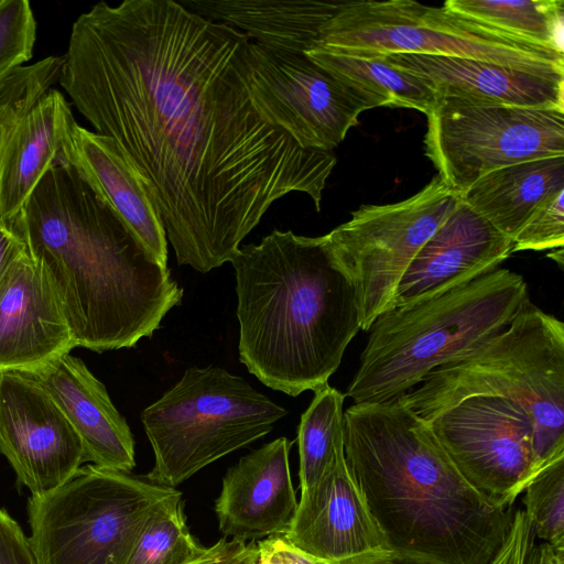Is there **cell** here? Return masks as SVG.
Listing matches in <instances>:
<instances>
[{
  "mask_svg": "<svg viewBox=\"0 0 564 564\" xmlns=\"http://www.w3.org/2000/svg\"><path fill=\"white\" fill-rule=\"evenodd\" d=\"M25 251L24 243L11 229L0 226V288L13 262Z\"/></svg>",
  "mask_w": 564,
  "mask_h": 564,
  "instance_id": "37",
  "label": "cell"
},
{
  "mask_svg": "<svg viewBox=\"0 0 564 564\" xmlns=\"http://www.w3.org/2000/svg\"><path fill=\"white\" fill-rule=\"evenodd\" d=\"M82 440L85 463L123 473L135 466L134 438L106 387L70 352L30 373Z\"/></svg>",
  "mask_w": 564,
  "mask_h": 564,
  "instance_id": "20",
  "label": "cell"
},
{
  "mask_svg": "<svg viewBox=\"0 0 564 564\" xmlns=\"http://www.w3.org/2000/svg\"><path fill=\"white\" fill-rule=\"evenodd\" d=\"M0 564H36L30 539L3 508H0Z\"/></svg>",
  "mask_w": 564,
  "mask_h": 564,
  "instance_id": "33",
  "label": "cell"
},
{
  "mask_svg": "<svg viewBox=\"0 0 564 564\" xmlns=\"http://www.w3.org/2000/svg\"><path fill=\"white\" fill-rule=\"evenodd\" d=\"M344 454L390 550L431 564H488L505 542L513 507L474 489L398 398L344 411Z\"/></svg>",
  "mask_w": 564,
  "mask_h": 564,
  "instance_id": "3",
  "label": "cell"
},
{
  "mask_svg": "<svg viewBox=\"0 0 564 564\" xmlns=\"http://www.w3.org/2000/svg\"><path fill=\"white\" fill-rule=\"evenodd\" d=\"M283 536L327 563L391 551L348 469L344 452L313 487L301 491Z\"/></svg>",
  "mask_w": 564,
  "mask_h": 564,
  "instance_id": "17",
  "label": "cell"
},
{
  "mask_svg": "<svg viewBox=\"0 0 564 564\" xmlns=\"http://www.w3.org/2000/svg\"><path fill=\"white\" fill-rule=\"evenodd\" d=\"M293 443L279 437L242 456L227 469L215 501L224 538L247 542L283 535L288 531L299 502L289 464Z\"/></svg>",
  "mask_w": 564,
  "mask_h": 564,
  "instance_id": "19",
  "label": "cell"
},
{
  "mask_svg": "<svg viewBox=\"0 0 564 564\" xmlns=\"http://www.w3.org/2000/svg\"><path fill=\"white\" fill-rule=\"evenodd\" d=\"M180 3L209 20L232 26L269 48L303 52L343 2L313 0H183Z\"/></svg>",
  "mask_w": 564,
  "mask_h": 564,
  "instance_id": "23",
  "label": "cell"
},
{
  "mask_svg": "<svg viewBox=\"0 0 564 564\" xmlns=\"http://www.w3.org/2000/svg\"><path fill=\"white\" fill-rule=\"evenodd\" d=\"M36 20L28 0H0V78L33 56Z\"/></svg>",
  "mask_w": 564,
  "mask_h": 564,
  "instance_id": "31",
  "label": "cell"
},
{
  "mask_svg": "<svg viewBox=\"0 0 564 564\" xmlns=\"http://www.w3.org/2000/svg\"><path fill=\"white\" fill-rule=\"evenodd\" d=\"M62 154L63 164L73 167L141 245L166 265V234L154 194L121 147L72 117L63 132Z\"/></svg>",
  "mask_w": 564,
  "mask_h": 564,
  "instance_id": "18",
  "label": "cell"
},
{
  "mask_svg": "<svg viewBox=\"0 0 564 564\" xmlns=\"http://www.w3.org/2000/svg\"><path fill=\"white\" fill-rule=\"evenodd\" d=\"M250 39L174 0L105 1L72 25L58 83L94 132L149 182L178 265L230 262L279 198L316 210L336 156L307 150L258 107Z\"/></svg>",
  "mask_w": 564,
  "mask_h": 564,
  "instance_id": "1",
  "label": "cell"
},
{
  "mask_svg": "<svg viewBox=\"0 0 564 564\" xmlns=\"http://www.w3.org/2000/svg\"><path fill=\"white\" fill-rule=\"evenodd\" d=\"M75 348L56 291L26 250L0 288V372L33 373Z\"/></svg>",
  "mask_w": 564,
  "mask_h": 564,
  "instance_id": "16",
  "label": "cell"
},
{
  "mask_svg": "<svg viewBox=\"0 0 564 564\" xmlns=\"http://www.w3.org/2000/svg\"><path fill=\"white\" fill-rule=\"evenodd\" d=\"M345 394L328 383L314 391L297 432L300 489L313 487L344 452Z\"/></svg>",
  "mask_w": 564,
  "mask_h": 564,
  "instance_id": "27",
  "label": "cell"
},
{
  "mask_svg": "<svg viewBox=\"0 0 564 564\" xmlns=\"http://www.w3.org/2000/svg\"><path fill=\"white\" fill-rule=\"evenodd\" d=\"M177 491L145 475L80 466L28 500L36 564H126L152 512Z\"/></svg>",
  "mask_w": 564,
  "mask_h": 564,
  "instance_id": "9",
  "label": "cell"
},
{
  "mask_svg": "<svg viewBox=\"0 0 564 564\" xmlns=\"http://www.w3.org/2000/svg\"><path fill=\"white\" fill-rule=\"evenodd\" d=\"M447 9L521 40L563 51V0H447Z\"/></svg>",
  "mask_w": 564,
  "mask_h": 564,
  "instance_id": "26",
  "label": "cell"
},
{
  "mask_svg": "<svg viewBox=\"0 0 564 564\" xmlns=\"http://www.w3.org/2000/svg\"><path fill=\"white\" fill-rule=\"evenodd\" d=\"M535 540L523 510L513 513L510 531L488 564H523L528 551Z\"/></svg>",
  "mask_w": 564,
  "mask_h": 564,
  "instance_id": "34",
  "label": "cell"
},
{
  "mask_svg": "<svg viewBox=\"0 0 564 564\" xmlns=\"http://www.w3.org/2000/svg\"><path fill=\"white\" fill-rule=\"evenodd\" d=\"M512 245L460 199L411 261L387 310L432 299L498 269Z\"/></svg>",
  "mask_w": 564,
  "mask_h": 564,
  "instance_id": "15",
  "label": "cell"
},
{
  "mask_svg": "<svg viewBox=\"0 0 564 564\" xmlns=\"http://www.w3.org/2000/svg\"><path fill=\"white\" fill-rule=\"evenodd\" d=\"M249 83L259 109L300 147L333 151L371 109L352 89L303 52L250 41Z\"/></svg>",
  "mask_w": 564,
  "mask_h": 564,
  "instance_id": "13",
  "label": "cell"
},
{
  "mask_svg": "<svg viewBox=\"0 0 564 564\" xmlns=\"http://www.w3.org/2000/svg\"><path fill=\"white\" fill-rule=\"evenodd\" d=\"M564 191V156L494 170L459 193L460 199L513 239L538 207Z\"/></svg>",
  "mask_w": 564,
  "mask_h": 564,
  "instance_id": "24",
  "label": "cell"
},
{
  "mask_svg": "<svg viewBox=\"0 0 564 564\" xmlns=\"http://www.w3.org/2000/svg\"><path fill=\"white\" fill-rule=\"evenodd\" d=\"M425 155L458 193L512 164L564 156V111L437 97L426 115Z\"/></svg>",
  "mask_w": 564,
  "mask_h": 564,
  "instance_id": "11",
  "label": "cell"
},
{
  "mask_svg": "<svg viewBox=\"0 0 564 564\" xmlns=\"http://www.w3.org/2000/svg\"><path fill=\"white\" fill-rule=\"evenodd\" d=\"M459 202L460 194L436 175L406 199L360 206L322 236L356 286L361 330L389 307L411 261Z\"/></svg>",
  "mask_w": 564,
  "mask_h": 564,
  "instance_id": "10",
  "label": "cell"
},
{
  "mask_svg": "<svg viewBox=\"0 0 564 564\" xmlns=\"http://www.w3.org/2000/svg\"><path fill=\"white\" fill-rule=\"evenodd\" d=\"M12 230L45 269L75 347L133 348L181 305L183 288L66 164L37 184Z\"/></svg>",
  "mask_w": 564,
  "mask_h": 564,
  "instance_id": "2",
  "label": "cell"
},
{
  "mask_svg": "<svg viewBox=\"0 0 564 564\" xmlns=\"http://www.w3.org/2000/svg\"><path fill=\"white\" fill-rule=\"evenodd\" d=\"M313 47L369 58L454 56L532 74L564 75L563 51L521 40L444 6L411 0L343 2Z\"/></svg>",
  "mask_w": 564,
  "mask_h": 564,
  "instance_id": "8",
  "label": "cell"
},
{
  "mask_svg": "<svg viewBox=\"0 0 564 564\" xmlns=\"http://www.w3.org/2000/svg\"><path fill=\"white\" fill-rule=\"evenodd\" d=\"M422 420L467 482L496 507H513L538 473L533 423L514 401L468 395Z\"/></svg>",
  "mask_w": 564,
  "mask_h": 564,
  "instance_id": "12",
  "label": "cell"
},
{
  "mask_svg": "<svg viewBox=\"0 0 564 564\" xmlns=\"http://www.w3.org/2000/svg\"><path fill=\"white\" fill-rule=\"evenodd\" d=\"M516 251L563 248L564 191L544 200L512 239Z\"/></svg>",
  "mask_w": 564,
  "mask_h": 564,
  "instance_id": "32",
  "label": "cell"
},
{
  "mask_svg": "<svg viewBox=\"0 0 564 564\" xmlns=\"http://www.w3.org/2000/svg\"><path fill=\"white\" fill-rule=\"evenodd\" d=\"M257 556V543L237 539H219L203 555L188 564H252Z\"/></svg>",
  "mask_w": 564,
  "mask_h": 564,
  "instance_id": "36",
  "label": "cell"
},
{
  "mask_svg": "<svg viewBox=\"0 0 564 564\" xmlns=\"http://www.w3.org/2000/svg\"><path fill=\"white\" fill-rule=\"evenodd\" d=\"M523 492L534 538L564 550V455L541 468Z\"/></svg>",
  "mask_w": 564,
  "mask_h": 564,
  "instance_id": "29",
  "label": "cell"
},
{
  "mask_svg": "<svg viewBox=\"0 0 564 564\" xmlns=\"http://www.w3.org/2000/svg\"><path fill=\"white\" fill-rule=\"evenodd\" d=\"M230 262L240 362L291 397L327 384L361 322L356 286L323 237L275 229Z\"/></svg>",
  "mask_w": 564,
  "mask_h": 564,
  "instance_id": "4",
  "label": "cell"
},
{
  "mask_svg": "<svg viewBox=\"0 0 564 564\" xmlns=\"http://www.w3.org/2000/svg\"><path fill=\"white\" fill-rule=\"evenodd\" d=\"M520 404L530 416L536 471L564 455V324L531 301L500 333L433 369L398 399L421 419L465 397Z\"/></svg>",
  "mask_w": 564,
  "mask_h": 564,
  "instance_id": "6",
  "label": "cell"
},
{
  "mask_svg": "<svg viewBox=\"0 0 564 564\" xmlns=\"http://www.w3.org/2000/svg\"><path fill=\"white\" fill-rule=\"evenodd\" d=\"M0 453L31 495L59 487L85 463L63 411L30 373L18 371L0 372Z\"/></svg>",
  "mask_w": 564,
  "mask_h": 564,
  "instance_id": "14",
  "label": "cell"
},
{
  "mask_svg": "<svg viewBox=\"0 0 564 564\" xmlns=\"http://www.w3.org/2000/svg\"><path fill=\"white\" fill-rule=\"evenodd\" d=\"M306 56L358 94L370 108L390 106L427 115L436 94L415 75L399 69L383 57H358L317 47Z\"/></svg>",
  "mask_w": 564,
  "mask_h": 564,
  "instance_id": "25",
  "label": "cell"
},
{
  "mask_svg": "<svg viewBox=\"0 0 564 564\" xmlns=\"http://www.w3.org/2000/svg\"><path fill=\"white\" fill-rule=\"evenodd\" d=\"M62 63L47 56L0 78V155L20 119L58 80Z\"/></svg>",
  "mask_w": 564,
  "mask_h": 564,
  "instance_id": "30",
  "label": "cell"
},
{
  "mask_svg": "<svg viewBox=\"0 0 564 564\" xmlns=\"http://www.w3.org/2000/svg\"><path fill=\"white\" fill-rule=\"evenodd\" d=\"M523 564H564V550H557L552 545L532 542Z\"/></svg>",
  "mask_w": 564,
  "mask_h": 564,
  "instance_id": "39",
  "label": "cell"
},
{
  "mask_svg": "<svg viewBox=\"0 0 564 564\" xmlns=\"http://www.w3.org/2000/svg\"><path fill=\"white\" fill-rule=\"evenodd\" d=\"M72 117L68 100L51 88L11 132L0 155V226L12 230L44 175L63 164L62 137Z\"/></svg>",
  "mask_w": 564,
  "mask_h": 564,
  "instance_id": "22",
  "label": "cell"
},
{
  "mask_svg": "<svg viewBox=\"0 0 564 564\" xmlns=\"http://www.w3.org/2000/svg\"><path fill=\"white\" fill-rule=\"evenodd\" d=\"M206 550L186 524L182 492L177 491L152 512L126 564H188Z\"/></svg>",
  "mask_w": 564,
  "mask_h": 564,
  "instance_id": "28",
  "label": "cell"
},
{
  "mask_svg": "<svg viewBox=\"0 0 564 564\" xmlns=\"http://www.w3.org/2000/svg\"><path fill=\"white\" fill-rule=\"evenodd\" d=\"M383 58L422 79L437 97L564 111V75L532 74L454 56L393 54Z\"/></svg>",
  "mask_w": 564,
  "mask_h": 564,
  "instance_id": "21",
  "label": "cell"
},
{
  "mask_svg": "<svg viewBox=\"0 0 564 564\" xmlns=\"http://www.w3.org/2000/svg\"><path fill=\"white\" fill-rule=\"evenodd\" d=\"M288 410L224 368L191 367L141 412L154 454L145 475L175 488L219 458L269 434Z\"/></svg>",
  "mask_w": 564,
  "mask_h": 564,
  "instance_id": "7",
  "label": "cell"
},
{
  "mask_svg": "<svg viewBox=\"0 0 564 564\" xmlns=\"http://www.w3.org/2000/svg\"><path fill=\"white\" fill-rule=\"evenodd\" d=\"M329 564H431L424 560L400 554L394 551L367 554Z\"/></svg>",
  "mask_w": 564,
  "mask_h": 564,
  "instance_id": "38",
  "label": "cell"
},
{
  "mask_svg": "<svg viewBox=\"0 0 564 564\" xmlns=\"http://www.w3.org/2000/svg\"><path fill=\"white\" fill-rule=\"evenodd\" d=\"M530 301L521 274L496 269L441 295L380 314L345 397L386 402L503 330Z\"/></svg>",
  "mask_w": 564,
  "mask_h": 564,
  "instance_id": "5",
  "label": "cell"
},
{
  "mask_svg": "<svg viewBox=\"0 0 564 564\" xmlns=\"http://www.w3.org/2000/svg\"><path fill=\"white\" fill-rule=\"evenodd\" d=\"M252 564H329L296 546L283 535H272L257 543V556Z\"/></svg>",
  "mask_w": 564,
  "mask_h": 564,
  "instance_id": "35",
  "label": "cell"
}]
</instances>
